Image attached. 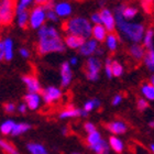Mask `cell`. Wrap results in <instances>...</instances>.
<instances>
[{
    "mask_svg": "<svg viewBox=\"0 0 154 154\" xmlns=\"http://www.w3.org/2000/svg\"><path fill=\"white\" fill-rule=\"evenodd\" d=\"M64 51L65 43L55 26L45 24L38 30V52L40 54L62 53Z\"/></svg>",
    "mask_w": 154,
    "mask_h": 154,
    "instance_id": "obj_1",
    "label": "cell"
},
{
    "mask_svg": "<svg viewBox=\"0 0 154 154\" xmlns=\"http://www.w3.org/2000/svg\"><path fill=\"white\" fill-rule=\"evenodd\" d=\"M116 22H117V29L119 32L129 41L133 42V44H139L141 41H143L145 31L144 26L139 22H129L123 19L121 13L115 10Z\"/></svg>",
    "mask_w": 154,
    "mask_h": 154,
    "instance_id": "obj_2",
    "label": "cell"
},
{
    "mask_svg": "<svg viewBox=\"0 0 154 154\" xmlns=\"http://www.w3.org/2000/svg\"><path fill=\"white\" fill-rule=\"evenodd\" d=\"M93 28L91 22L84 17H74L66 21L64 24V30L67 34L80 36L86 40L93 35Z\"/></svg>",
    "mask_w": 154,
    "mask_h": 154,
    "instance_id": "obj_3",
    "label": "cell"
},
{
    "mask_svg": "<svg viewBox=\"0 0 154 154\" xmlns=\"http://www.w3.org/2000/svg\"><path fill=\"white\" fill-rule=\"evenodd\" d=\"M45 20H46V10H45L44 6L38 5L30 11L29 26L32 29L40 30L42 26H45Z\"/></svg>",
    "mask_w": 154,
    "mask_h": 154,
    "instance_id": "obj_4",
    "label": "cell"
},
{
    "mask_svg": "<svg viewBox=\"0 0 154 154\" xmlns=\"http://www.w3.org/2000/svg\"><path fill=\"white\" fill-rule=\"evenodd\" d=\"M10 0H2L0 2V23L1 26H9L16 16V9Z\"/></svg>",
    "mask_w": 154,
    "mask_h": 154,
    "instance_id": "obj_5",
    "label": "cell"
},
{
    "mask_svg": "<svg viewBox=\"0 0 154 154\" xmlns=\"http://www.w3.org/2000/svg\"><path fill=\"white\" fill-rule=\"evenodd\" d=\"M101 62L96 56H90L87 58L85 73H86L87 79L90 82H96L99 78V72L101 69Z\"/></svg>",
    "mask_w": 154,
    "mask_h": 154,
    "instance_id": "obj_6",
    "label": "cell"
},
{
    "mask_svg": "<svg viewBox=\"0 0 154 154\" xmlns=\"http://www.w3.org/2000/svg\"><path fill=\"white\" fill-rule=\"evenodd\" d=\"M62 95H63L62 90L55 86H48L41 91L42 99L45 103H56L62 98Z\"/></svg>",
    "mask_w": 154,
    "mask_h": 154,
    "instance_id": "obj_7",
    "label": "cell"
},
{
    "mask_svg": "<svg viewBox=\"0 0 154 154\" xmlns=\"http://www.w3.org/2000/svg\"><path fill=\"white\" fill-rule=\"evenodd\" d=\"M100 16H101V24H103L106 30L109 33H113V31L117 28V22H116V17L109 9L103 8L100 11Z\"/></svg>",
    "mask_w": 154,
    "mask_h": 154,
    "instance_id": "obj_8",
    "label": "cell"
},
{
    "mask_svg": "<svg viewBox=\"0 0 154 154\" xmlns=\"http://www.w3.org/2000/svg\"><path fill=\"white\" fill-rule=\"evenodd\" d=\"M22 82L26 85L28 93L38 94L40 91L43 90L41 88V84H40L38 79L33 75H24V76H22Z\"/></svg>",
    "mask_w": 154,
    "mask_h": 154,
    "instance_id": "obj_9",
    "label": "cell"
},
{
    "mask_svg": "<svg viewBox=\"0 0 154 154\" xmlns=\"http://www.w3.org/2000/svg\"><path fill=\"white\" fill-rule=\"evenodd\" d=\"M61 86L62 87H67L69 86V84L72 83L73 79V72H72V67L69 62H64L61 65Z\"/></svg>",
    "mask_w": 154,
    "mask_h": 154,
    "instance_id": "obj_10",
    "label": "cell"
},
{
    "mask_svg": "<svg viewBox=\"0 0 154 154\" xmlns=\"http://www.w3.org/2000/svg\"><path fill=\"white\" fill-rule=\"evenodd\" d=\"M98 42L95 40V38H88L86 40V42L84 43V45L82 48H79V53L80 55H83V56H93L95 53L97 52L98 50Z\"/></svg>",
    "mask_w": 154,
    "mask_h": 154,
    "instance_id": "obj_11",
    "label": "cell"
},
{
    "mask_svg": "<svg viewBox=\"0 0 154 154\" xmlns=\"http://www.w3.org/2000/svg\"><path fill=\"white\" fill-rule=\"evenodd\" d=\"M42 96L40 94H34V93H28L24 95V103H26V106L30 110H36L38 107L41 106L42 101Z\"/></svg>",
    "mask_w": 154,
    "mask_h": 154,
    "instance_id": "obj_12",
    "label": "cell"
},
{
    "mask_svg": "<svg viewBox=\"0 0 154 154\" xmlns=\"http://www.w3.org/2000/svg\"><path fill=\"white\" fill-rule=\"evenodd\" d=\"M54 11L58 16V18H66V17L71 16L73 12V7L67 1H61V2L55 3Z\"/></svg>",
    "mask_w": 154,
    "mask_h": 154,
    "instance_id": "obj_13",
    "label": "cell"
},
{
    "mask_svg": "<svg viewBox=\"0 0 154 154\" xmlns=\"http://www.w3.org/2000/svg\"><path fill=\"white\" fill-rule=\"evenodd\" d=\"M115 10L119 11V12L121 13V16L123 17V19L125 20H132L134 19L135 16L138 14V9L135 8V7H132V6H125V5H119Z\"/></svg>",
    "mask_w": 154,
    "mask_h": 154,
    "instance_id": "obj_14",
    "label": "cell"
},
{
    "mask_svg": "<svg viewBox=\"0 0 154 154\" xmlns=\"http://www.w3.org/2000/svg\"><path fill=\"white\" fill-rule=\"evenodd\" d=\"M85 42H86V38L76 35H71V34H67L64 38L65 45L69 48H73V50H77V48L79 50Z\"/></svg>",
    "mask_w": 154,
    "mask_h": 154,
    "instance_id": "obj_15",
    "label": "cell"
},
{
    "mask_svg": "<svg viewBox=\"0 0 154 154\" xmlns=\"http://www.w3.org/2000/svg\"><path fill=\"white\" fill-rule=\"evenodd\" d=\"M107 129L109 130L112 134L119 135V134H123L127 132L128 130V127L125 122L121 121V120H116V121L110 122L109 125H107Z\"/></svg>",
    "mask_w": 154,
    "mask_h": 154,
    "instance_id": "obj_16",
    "label": "cell"
},
{
    "mask_svg": "<svg viewBox=\"0 0 154 154\" xmlns=\"http://www.w3.org/2000/svg\"><path fill=\"white\" fill-rule=\"evenodd\" d=\"M80 112H82V109L75 108L73 105H69V106H67L64 110H62L61 112H60L58 118L60 119L77 118V117H80Z\"/></svg>",
    "mask_w": 154,
    "mask_h": 154,
    "instance_id": "obj_17",
    "label": "cell"
},
{
    "mask_svg": "<svg viewBox=\"0 0 154 154\" xmlns=\"http://www.w3.org/2000/svg\"><path fill=\"white\" fill-rule=\"evenodd\" d=\"M108 34H109V32L107 31L106 28H105L103 24L94 26V28H93V38H95L97 42L106 41Z\"/></svg>",
    "mask_w": 154,
    "mask_h": 154,
    "instance_id": "obj_18",
    "label": "cell"
},
{
    "mask_svg": "<svg viewBox=\"0 0 154 154\" xmlns=\"http://www.w3.org/2000/svg\"><path fill=\"white\" fill-rule=\"evenodd\" d=\"M129 52H130V54H131L132 57L134 58V60H137V61L144 60L145 54H146L144 48L141 46L140 44H132L131 46H130Z\"/></svg>",
    "mask_w": 154,
    "mask_h": 154,
    "instance_id": "obj_19",
    "label": "cell"
},
{
    "mask_svg": "<svg viewBox=\"0 0 154 154\" xmlns=\"http://www.w3.org/2000/svg\"><path fill=\"white\" fill-rule=\"evenodd\" d=\"M26 150L30 154H48L44 145L38 142H30L26 144Z\"/></svg>",
    "mask_w": 154,
    "mask_h": 154,
    "instance_id": "obj_20",
    "label": "cell"
},
{
    "mask_svg": "<svg viewBox=\"0 0 154 154\" xmlns=\"http://www.w3.org/2000/svg\"><path fill=\"white\" fill-rule=\"evenodd\" d=\"M108 143H109L110 149H112L116 153H122L123 149H125V144H123L122 140L120 138H118V137H116V135L110 137Z\"/></svg>",
    "mask_w": 154,
    "mask_h": 154,
    "instance_id": "obj_21",
    "label": "cell"
},
{
    "mask_svg": "<svg viewBox=\"0 0 154 154\" xmlns=\"http://www.w3.org/2000/svg\"><path fill=\"white\" fill-rule=\"evenodd\" d=\"M5 44V61L10 62L13 58V41L11 38H6L3 40Z\"/></svg>",
    "mask_w": 154,
    "mask_h": 154,
    "instance_id": "obj_22",
    "label": "cell"
},
{
    "mask_svg": "<svg viewBox=\"0 0 154 154\" xmlns=\"http://www.w3.org/2000/svg\"><path fill=\"white\" fill-rule=\"evenodd\" d=\"M109 148H110L109 143L103 139L98 144L94 145V146H90L89 149L95 154H109Z\"/></svg>",
    "mask_w": 154,
    "mask_h": 154,
    "instance_id": "obj_23",
    "label": "cell"
},
{
    "mask_svg": "<svg viewBox=\"0 0 154 154\" xmlns=\"http://www.w3.org/2000/svg\"><path fill=\"white\" fill-rule=\"evenodd\" d=\"M141 93L144 96V99L154 101V86L151 83L143 84L141 87Z\"/></svg>",
    "mask_w": 154,
    "mask_h": 154,
    "instance_id": "obj_24",
    "label": "cell"
},
{
    "mask_svg": "<svg viewBox=\"0 0 154 154\" xmlns=\"http://www.w3.org/2000/svg\"><path fill=\"white\" fill-rule=\"evenodd\" d=\"M30 129H31V125H30L29 123H26V122H19V123H16L11 135H12V137H18V135H21V134H23V133L28 132Z\"/></svg>",
    "mask_w": 154,
    "mask_h": 154,
    "instance_id": "obj_25",
    "label": "cell"
},
{
    "mask_svg": "<svg viewBox=\"0 0 154 154\" xmlns=\"http://www.w3.org/2000/svg\"><path fill=\"white\" fill-rule=\"evenodd\" d=\"M17 23L20 28L22 29H26L28 24H29V20H30V13L29 11H23V12L17 13Z\"/></svg>",
    "mask_w": 154,
    "mask_h": 154,
    "instance_id": "obj_26",
    "label": "cell"
},
{
    "mask_svg": "<svg viewBox=\"0 0 154 154\" xmlns=\"http://www.w3.org/2000/svg\"><path fill=\"white\" fill-rule=\"evenodd\" d=\"M14 125H16V122L13 121V120H11V119L5 120V121L1 123V125H0V132H1V134H3V135L11 134L13 128H14Z\"/></svg>",
    "mask_w": 154,
    "mask_h": 154,
    "instance_id": "obj_27",
    "label": "cell"
},
{
    "mask_svg": "<svg viewBox=\"0 0 154 154\" xmlns=\"http://www.w3.org/2000/svg\"><path fill=\"white\" fill-rule=\"evenodd\" d=\"M106 45L107 48L111 52H115L118 48V36L115 33H109L106 38Z\"/></svg>",
    "mask_w": 154,
    "mask_h": 154,
    "instance_id": "obj_28",
    "label": "cell"
},
{
    "mask_svg": "<svg viewBox=\"0 0 154 154\" xmlns=\"http://www.w3.org/2000/svg\"><path fill=\"white\" fill-rule=\"evenodd\" d=\"M143 61H144V65L146 66L149 71L154 73V48L148 50Z\"/></svg>",
    "mask_w": 154,
    "mask_h": 154,
    "instance_id": "obj_29",
    "label": "cell"
},
{
    "mask_svg": "<svg viewBox=\"0 0 154 154\" xmlns=\"http://www.w3.org/2000/svg\"><path fill=\"white\" fill-rule=\"evenodd\" d=\"M153 38H154V31L153 29H149L145 31L144 38H143V45L144 48L148 50H152L153 48Z\"/></svg>",
    "mask_w": 154,
    "mask_h": 154,
    "instance_id": "obj_30",
    "label": "cell"
},
{
    "mask_svg": "<svg viewBox=\"0 0 154 154\" xmlns=\"http://www.w3.org/2000/svg\"><path fill=\"white\" fill-rule=\"evenodd\" d=\"M103 140V138H101V134H100V132L98 131H95L93 132V133H89V134L87 135V144H88V146H94V145L98 144L100 141Z\"/></svg>",
    "mask_w": 154,
    "mask_h": 154,
    "instance_id": "obj_31",
    "label": "cell"
},
{
    "mask_svg": "<svg viewBox=\"0 0 154 154\" xmlns=\"http://www.w3.org/2000/svg\"><path fill=\"white\" fill-rule=\"evenodd\" d=\"M0 148H1V150H2L3 152H6L7 154H19L18 150H17L10 142L6 141V140H3V139L0 140Z\"/></svg>",
    "mask_w": 154,
    "mask_h": 154,
    "instance_id": "obj_32",
    "label": "cell"
},
{
    "mask_svg": "<svg viewBox=\"0 0 154 154\" xmlns=\"http://www.w3.org/2000/svg\"><path fill=\"white\" fill-rule=\"evenodd\" d=\"M101 103H100L99 99H97V98H93V99L88 100L86 103H84V110H86L87 112H90V111H93L94 109H96V108H99Z\"/></svg>",
    "mask_w": 154,
    "mask_h": 154,
    "instance_id": "obj_33",
    "label": "cell"
},
{
    "mask_svg": "<svg viewBox=\"0 0 154 154\" xmlns=\"http://www.w3.org/2000/svg\"><path fill=\"white\" fill-rule=\"evenodd\" d=\"M31 3H32L31 0H20L16 6V14L17 13L23 12V11H28V8L30 7Z\"/></svg>",
    "mask_w": 154,
    "mask_h": 154,
    "instance_id": "obj_34",
    "label": "cell"
},
{
    "mask_svg": "<svg viewBox=\"0 0 154 154\" xmlns=\"http://www.w3.org/2000/svg\"><path fill=\"white\" fill-rule=\"evenodd\" d=\"M112 75L113 77H120L123 74V66L118 61H112Z\"/></svg>",
    "mask_w": 154,
    "mask_h": 154,
    "instance_id": "obj_35",
    "label": "cell"
},
{
    "mask_svg": "<svg viewBox=\"0 0 154 154\" xmlns=\"http://www.w3.org/2000/svg\"><path fill=\"white\" fill-rule=\"evenodd\" d=\"M112 61L110 60V58H106V61H105V73H106V76L108 78H112L113 75H112Z\"/></svg>",
    "mask_w": 154,
    "mask_h": 154,
    "instance_id": "obj_36",
    "label": "cell"
},
{
    "mask_svg": "<svg viewBox=\"0 0 154 154\" xmlns=\"http://www.w3.org/2000/svg\"><path fill=\"white\" fill-rule=\"evenodd\" d=\"M46 19H48V21H51V22H57L58 16L56 14V12L54 11V9L46 11Z\"/></svg>",
    "mask_w": 154,
    "mask_h": 154,
    "instance_id": "obj_37",
    "label": "cell"
},
{
    "mask_svg": "<svg viewBox=\"0 0 154 154\" xmlns=\"http://www.w3.org/2000/svg\"><path fill=\"white\" fill-rule=\"evenodd\" d=\"M90 22L94 23L95 26H98V24H101V16H100V12H95L90 16Z\"/></svg>",
    "mask_w": 154,
    "mask_h": 154,
    "instance_id": "obj_38",
    "label": "cell"
},
{
    "mask_svg": "<svg viewBox=\"0 0 154 154\" xmlns=\"http://www.w3.org/2000/svg\"><path fill=\"white\" fill-rule=\"evenodd\" d=\"M137 106H138V109L140 110V111H143V110L146 109L149 106L148 100H145L144 98H140V99L138 100V103H137Z\"/></svg>",
    "mask_w": 154,
    "mask_h": 154,
    "instance_id": "obj_39",
    "label": "cell"
},
{
    "mask_svg": "<svg viewBox=\"0 0 154 154\" xmlns=\"http://www.w3.org/2000/svg\"><path fill=\"white\" fill-rule=\"evenodd\" d=\"M84 129H85V131L89 134V133H93V132L97 131L96 130V127L94 125L93 122H86L85 125H84Z\"/></svg>",
    "mask_w": 154,
    "mask_h": 154,
    "instance_id": "obj_40",
    "label": "cell"
},
{
    "mask_svg": "<svg viewBox=\"0 0 154 154\" xmlns=\"http://www.w3.org/2000/svg\"><path fill=\"white\" fill-rule=\"evenodd\" d=\"M3 108H5V111H6L7 113H12V112H14V110L17 109L16 105L13 103H6L5 106H3Z\"/></svg>",
    "mask_w": 154,
    "mask_h": 154,
    "instance_id": "obj_41",
    "label": "cell"
},
{
    "mask_svg": "<svg viewBox=\"0 0 154 154\" xmlns=\"http://www.w3.org/2000/svg\"><path fill=\"white\" fill-rule=\"evenodd\" d=\"M122 99H123V97H122L121 94H117L116 96H113L112 100H111V103H112L113 106H118V105L121 103Z\"/></svg>",
    "mask_w": 154,
    "mask_h": 154,
    "instance_id": "obj_42",
    "label": "cell"
},
{
    "mask_svg": "<svg viewBox=\"0 0 154 154\" xmlns=\"http://www.w3.org/2000/svg\"><path fill=\"white\" fill-rule=\"evenodd\" d=\"M19 54L22 56L23 58H29L30 57V51L26 48H21L19 50Z\"/></svg>",
    "mask_w": 154,
    "mask_h": 154,
    "instance_id": "obj_43",
    "label": "cell"
},
{
    "mask_svg": "<svg viewBox=\"0 0 154 154\" xmlns=\"http://www.w3.org/2000/svg\"><path fill=\"white\" fill-rule=\"evenodd\" d=\"M26 109H29V108H28L26 103H21V105H19V107H18V111H19L20 113H26Z\"/></svg>",
    "mask_w": 154,
    "mask_h": 154,
    "instance_id": "obj_44",
    "label": "cell"
},
{
    "mask_svg": "<svg viewBox=\"0 0 154 154\" xmlns=\"http://www.w3.org/2000/svg\"><path fill=\"white\" fill-rule=\"evenodd\" d=\"M0 60L1 61L5 60V44H3V41L0 42Z\"/></svg>",
    "mask_w": 154,
    "mask_h": 154,
    "instance_id": "obj_45",
    "label": "cell"
},
{
    "mask_svg": "<svg viewBox=\"0 0 154 154\" xmlns=\"http://www.w3.org/2000/svg\"><path fill=\"white\" fill-rule=\"evenodd\" d=\"M69 64H71V66H76L78 64V58H77V56H73L69 60Z\"/></svg>",
    "mask_w": 154,
    "mask_h": 154,
    "instance_id": "obj_46",
    "label": "cell"
},
{
    "mask_svg": "<svg viewBox=\"0 0 154 154\" xmlns=\"http://www.w3.org/2000/svg\"><path fill=\"white\" fill-rule=\"evenodd\" d=\"M88 113H89V112H87L86 110L82 109V112H80V117H87V116H88Z\"/></svg>",
    "mask_w": 154,
    "mask_h": 154,
    "instance_id": "obj_47",
    "label": "cell"
},
{
    "mask_svg": "<svg viewBox=\"0 0 154 154\" xmlns=\"http://www.w3.org/2000/svg\"><path fill=\"white\" fill-rule=\"evenodd\" d=\"M149 127L150 128H154V120H151V121L149 122Z\"/></svg>",
    "mask_w": 154,
    "mask_h": 154,
    "instance_id": "obj_48",
    "label": "cell"
},
{
    "mask_svg": "<svg viewBox=\"0 0 154 154\" xmlns=\"http://www.w3.org/2000/svg\"><path fill=\"white\" fill-rule=\"evenodd\" d=\"M150 150H151V152L154 154V143H152V144H150Z\"/></svg>",
    "mask_w": 154,
    "mask_h": 154,
    "instance_id": "obj_49",
    "label": "cell"
},
{
    "mask_svg": "<svg viewBox=\"0 0 154 154\" xmlns=\"http://www.w3.org/2000/svg\"><path fill=\"white\" fill-rule=\"evenodd\" d=\"M150 83H151L152 85H153V86H154V75H152L151 78H150Z\"/></svg>",
    "mask_w": 154,
    "mask_h": 154,
    "instance_id": "obj_50",
    "label": "cell"
},
{
    "mask_svg": "<svg viewBox=\"0 0 154 154\" xmlns=\"http://www.w3.org/2000/svg\"><path fill=\"white\" fill-rule=\"evenodd\" d=\"M62 133H63V134H66V133H67V129H66V128H63V129H62Z\"/></svg>",
    "mask_w": 154,
    "mask_h": 154,
    "instance_id": "obj_51",
    "label": "cell"
},
{
    "mask_svg": "<svg viewBox=\"0 0 154 154\" xmlns=\"http://www.w3.org/2000/svg\"><path fill=\"white\" fill-rule=\"evenodd\" d=\"M96 53H97V54H103V50H101V48H98V50H97Z\"/></svg>",
    "mask_w": 154,
    "mask_h": 154,
    "instance_id": "obj_52",
    "label": "cell"
},
{
    "mask_svg": "<svg viewBox=\"0 0 154 154\" xmlns=\"http://www.w3.org/2000/svg\"><path fill=\"white\" fill-rule=\"evenodd\" d=\"M72 154H80V153H77V152H74V153H72Z\"/></svg>",
    "mask_w": 154,
    "mask_h": 154,
    "instance_id": "obj_53",
    "label": "cell"
}]
</instances>
